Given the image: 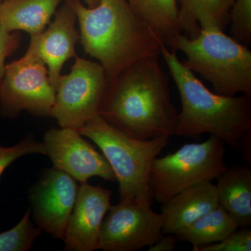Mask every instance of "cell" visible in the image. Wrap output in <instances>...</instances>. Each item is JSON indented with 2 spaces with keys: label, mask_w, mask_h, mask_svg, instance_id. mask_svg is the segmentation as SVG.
I'll list each match as a JSON object with an SVG mask.
<instances>
[{
  "label": "cell",
  "mask_w": 251,
  "mask_h": 251,
  "mask_svg": "<svg viewBox=\"0 0 251 251\" xmlns=\"http://www.w3.org/2000/svg\"><path fill=\"white\" fill-rule=\"evenodd\" d=\"M238 228L233 219L219 204L175 235L179 241L192 244L193 251L198 247L221 242Z\"/></svg>",
  "instance_id": "19"
},
{
  "label": "cell",
  "mask_w": 251,
  "mask_h": 251,
  "mask_svg": "<svg viewBox=\"0 0 251 251\" xmlns=\"http://www.w3.org/2000/svg\"><path fill=\"white\" fill-rule=\"evenodd\" d=\"M180 29L184 35L195 38L200 26L212 24L224 30L229 23V13L234 0H179Z\"/></svg>",
  "instance_id": "18"
},
{
  "label": "cell",
  "mask_w": 251,
  "mask_h": 251,
  "mask_svg": "<svg viewBox=\"0 0 251 251\" xmlns=\"http://www.w3.org/2000/svg\"><path fill=\"white\" fill-rule=\"evenodd\" d=\"M77 181L64 171L47 168L29 191L31 213L38 227L64 239L78 193Z\"/></svg>",
  "instance_id": "10"
},
{
  "label": "cell",
  "mask_w": 251,
  "mask_h": 251,
  "mask_svg": "<svg viewBox=\"0 0 251 251\" xmlns=\"http://www.w3.org/2000/svg\"><path fill=\"white\" fill-rule=\"evenodd\" d=\"M21 36L18 31L9 32L0 25V85L4 77L6 59L19 48Z\"/></svg>",
  "instance_id": "24"
},
{
  "label": "cell",
  "mask_w": 251,
  "mask_h": 251,
  "mask_svg": "<svg viewBox=\"0 0 251 251\" xmlns=\"http://www.w3.org/2000/svg\"><path fill=\"white\" fill-rule=\"evenodd\" d=\"M1 1V0H0V1Z\"/></svg>",
  "instance_id": "28"
},
{
  "label": "cell",
  "mask_w": 251,
  "mask_h": 251,
  "mask_svg": "<svg viewBox=\"0 0 251 251\" xmlns=\"http://www.w3.org/2000/svg\"><path fill=\"white\" fill-rule=\"evenodd\" d=\"M28 154L46 155L43 142L38 141L31 135H27L14 146L9 148L0 146V177L13 162Z\"/></svg>",
  "instance_id": "22"
},
{
  "label": "cell",
  "mask_w": 251,
  "mask_h": 251,
  "mask_svg": "<svg viewBox=\"0 0 251 251\" xmlns=\"http://www.w3.org/2000/svg\"><path fill=\"white\" fill-rule=\"evenodd\" d=\"M112 191L87 182L79 186L64 238L67 251H94L99 247L104 218L111 206Z\"/></svg>",
  "instance_id": "12"
},
{
  "label": "cell",
  "mask_w": 251,
  "mask_h": 251,
  "mask_svg": "<svg viewBox=\"0 0 251 251\" xmlns=\"http://www.w3.org/2000/svg\"><path fill=\"white\" fill-rule=\"evenodd\" d=\"M76 15L64 0L49 27L36 35L38 53L49 70L50 80L55 89L63 66L76 57L75 44L80 41V34L75 28Z\"/></svg>",
  "instance_id": "13"
},
{
  "label": "cell",
  "mask_w": 251,
  "mask_h": 251,
  "mask_svg": "<svg viewBox=\"0 0 251 251\" xmlns=\"http://www.w3.org/2000/svg\"><path fill=\"white\" fill-rule=\"evenodd\" d=\"M251 133H248L243 138L242 141L239 144V148L242 150L243 155L246 160L249 162V164H251Z\"/></svg>",
  "instance_id": "26"
},
{
  "label": "cell",
  "mask_w": 251,
  "mask_h": 251,
  "mask_svg": "<svg viewBox=\"0 0 251 251\" xmlns=\"http://www.w3.org/2000/svg\"><path fill=\"white\" fill-rule=\"evenodd\" d=\"M29 208L22 219L9 230L0 233V251H27L42 230L35 227L30 219Z\"/></svg>",
  "instance_id": "20"
},
{
  "label": "cell",
  "mask_w": 251,
  "mask_h": 251,
  "mask_svg": "<svg viewBox=\"0 0 251 251\" xmlns=\"http://www.w3.org/2000/svg\"><path fill=\"white\" fill-rule=\"evenodd\" d=\"M43 143L46 155L50 158L54 168L67 173L80 184L94 176L116 181L105 157L84 139L78 130L52 128L44 135Z\"/></svg>",
  "instance_id": "11"
},
{
  "label": "cell",
  "mask_w": 251,
  "mask_h": 251,
  "mask_svg": "<svg viewBox=\"0 0 251 251\" xmlns=\"http://www.w3.org/2000/svg\"><path fill=\"white\" fill-rule=\"evenodd\" d=\"M100 229L98 249L135 251L150 247L163 234V217L135 201H120L110 206Z\"/></svg>",
  "instance_id": "9"
},
{
  "label": "cell",
  "mask_w": 251,
  "mask_h": 251,
  "mask_svg": "<svg viewBox=\"0 0 251 251\" xmlns=\"http://www.w3.org/2000/svg\"><path fill=\"white\" fill-rule=\"evenodd\" d=\"M100 148L118 181L120 201L131 200L151 206L150 174L155 158L169 138L139 140L128 136L97 115L78 129Z\"/></svg>",
  "instance_id": "5"
},
{
  "label": "cell",
  "mask_w": 251,
  "mask_h": 251,
  "mask_svg": "<svg viewBox=\"0 0 251 251\" xmlns=\"http://www.w3.org/2000/svg\"><path fill=\"white\" fill-rule=\"evenodd\" d=\"M219 205L227 211L239 228L251 226V170L236 166L217 178Z\"/></svg>",
  "instance_id": "16"
},
{
  "label": "cell",
  "mask_w": 251,
  "mask_h": 251,
  "mask_svg": "<svg viewBox=\"0 0 251 251\" xmlns=\"http://www.w3.org/2000/svg\"><path fill=\"white\" fill-rule=\"evenodd\" d=\"M130 8L170 49L181 34L178 0H126Z\"/></svg>",
  "instance_id": "17"
},
{
  "label": "cell",
  "mask_w": 251,
  "mask_h": 251,
  "mask_svg": "<svg viewBox=\"0 0 251 251\" xmlns=\"http://www.w3.org/2000/svg\"><path fill=\"white\" fill-rule=\"evenodd\" d=\"M64 0H1L0 25L9 32L25 31L31 36L45 30Z\"/></svg>",
  "instance_id": "15"
},
{
  "label": "cell",
  "mask_w": 251,
  "mask_h": 251,
  "mask_svg": "<svg viewBox=\"0 0 251 251\" xmlns=\"http://www.w3.org/2000/svg\"><path fill=\"white\" fill-rule=\"evenodd\" d=\"M75 58L71 72L61 75L56 85L51 117L62 128L78 130L99 115L108 78L100 63Z\"/></svg>",
  "instance_id": "8"
},
{
  "label": "cell",
  "mask_w": 251,
  "mask_h": 251,
  "mask_svg": "<svg viewBox=\"0 0 251 251\" xmlns=\"http://www.w3.org/2000/svg\"><path fill=\"white\" fill-rule=\"evenodd\" d=\"M54 102L55 89L38 53L36 36H31L25 54L6 64L0 85V112L9 117L23 110L37 117H51Z\"/></svg>",
  "instance_id": "7"
},
{
  "label": "cell",
  "mask_w": 251,
  "mask_h": 251,
  "mask_svg": "<svg viewBox=\"0 0 251 251\" xmlns=\"http://www.w3.org/2000/svg\"><path fill=\"white\" fill-rule=\"evenodd\" d=\"M163 204V234H175L219 205L217 188L211 181L201 183Z\"/></svg>",
  "instance_id": "14"
},
{
  "label": "cell",
  "mask_w": 251,
  "mask_h": 251,
  "mask_svg": "<svg viewBox=\"0 0 251 251\" xmlns=\"http://www.w3.org/2000/svg\"><path fill=\"white\" fill-rule=\"evenodd\" d=\"M179 239L175 234H168L162 236L158 242L148 248L149 251H173Z\"/></svg>",
  "instance_id": "25"
},
{
  "label": "cell",
  "mask_w": 251,
  "mask_h": 251,
  "mask_svg": "<svg viewBox=\"0 0 251 251\" xmlns=\"http://www.w3.org/2000/svg\"><path fill=\"white\" fill-rule=\"evenodd\" d=\"M158 57L140 59L108 81L99 105V116L131 138H170L175 134L178 113Z\"/></svg>",
  "instance_id": "1"
},
{
  "label": "cell",
  "mask_w": 251,
  "mask_h": 251,
  "mask_svg": "<svg viewBox=\"0 0 251 251\" xmlns=\"http://www.w3.org/2000/svg\"><path fill=\"white\" fill-rule=\"evenodd\" d=\"M251 230L238 228L221 242L196 248L193 251H251Z\"/></svg>",
  "instance_id": "23"
},
{
  "label": "cell",
  "mask_w": 251,
  "mask_h": 251,
  "mask_svg": "<svg viewBox=\"0 0 251 251\" xmlns=\"http://www.w3.org/2000/svg\"><path fill=\"white\" fill-rule=\"evenodd\" d=\"M199 34L176 36L173 49L186 55L183 62L193 72L209 81L214 92L226 97L251 96V52L212 24L200 26Z\"/></svg>",
  "instance_id": "4"
},
{
  "label": "cell",
  "mask_w": 251,
  "mask_h": 251,
  "mask_svg": "<svg viewBox=\"0 0 251 251\" xmlns=\"http://www.w3.org/2000/svg\"><path fill=\"white\" fill-rule=\"evenodd\" d=\"M224 142L210 135L202 143L186 144L174 153L156 157L150 174L153 199L164 204L185 189L217 179L227 169Z\"/></svg>",
  "instance_id": "6"
},
{
  "label": "cell",
  "mask_w": 251,
  "mask_h": 251,
  "mask_svg": "<svg viewBox=\"0 0 251 251\" xmlns=\"http://www.w3.org/2000/svg\"><path fill=\"white\" fill-rule=\"evenodd\" d=\"M161 55L181 100L174 135L196 138L207 133L239 149L243 138L251 133V96L226 97L211 92L180 61L176 50L162 45Z\"/></svg>",
  "instance_id": "3"
},
{
  "label": "cell",
  "mask_w": 251,
  "mask_h": 251,
  "mask_svg": "<svg viewBox=\"0 0 251 251\" xmlns=\"http://www.w3.org/2000/svg\"><path fill=\"white\" fill-rule=\"evenodd\" d=\"M65 1L76 15L82 47L101 64L108 81L140 59L161 55L163 44L126 0H100L93 8Z\"/></svg>",
  "instance_id": "2"
},
{
  "label": "cell",
  "mask_w": 251,
  "mask_h": 251,
  "mask_svg": "<svg viewBox=\"0 0 251 251\" xmlns=\"http://www.w3.org/2000/svg\"><path fill=\"white\" fill-rule=\"evenodd\" d=\"M232 38L248 46L251 43V0H234L229 13Z\"/></svg>",
  "instance_id": "21"
},
{
  "label": "cell",
  "mask_w": 251,
  "mask_h": 251,
  "mask_svg": "<svg viewBox=\"0 0 251 251\" xmlns=\"http://www.w3.org/2000/svg\"><path fill=\"white\" fill-rule=\"evenodd\" d=\"M85 3L86 6L90 8L95 7L98 5L100 0H82Z\"/></svg>",
  "instance_id": "27"
}]
</instances>
